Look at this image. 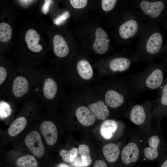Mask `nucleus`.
<instances>
[{
  "label": "nucleus",
  "instance_id": "nucleus-1",
  "mask_svg": "<svg viewBox=\"0 0 167 167\" xmlns=\"http://www.w3.org/2000/svg\"><path fill=\"white\" fill-rule=\"evenodd\" d=\"M165 73L159 68H153L138 74L128 76L127 79L135 93L138 95L142 92L159 90L162 85Z\"/></svg>",
  "mask_w": 167,
  "mask_h": 167
},
{
  "label": "nucleus",
  "instance_id": "nucleus-2",
  "mask_svg": "<svg viewBox=\"0 0 167 167\" xmlns=\"http://www.w3.org/2000/svg\"><path fill=\"white\" fill-rule=\"evenodd\" d=\"M136 94L128 84L121 91L110 89L106 92L105 102L109 107L117 108L125 105H131L137 97Z\"/></svg>",
  "mask_w": 167,
  "mask_h": 167
},
{
  "label": "nucleus",
  "instance_id": "nucleus-3",
  "mask_svg": "<svg viewBox=\"0 0 167 167\" xmlns=\"http://www.w3.org/2000/svg\"><path fill=\"white\" fill-rule=\"evenodd\" d=\"M152 104L153 101H147L143 103L133 105L129 114L131 121L137 125L143 124L147 119L148 112Z\"/></svg>",
  "mask_w": 167,
  "mask_h": 167
},
{
  "label": "nucleus",
  "instance_id": "nucleus-4",
  "mask_svg": "<svg viewBox=\"0 0 167 167\" xmlns=\"http://www.w3.org/2000/svg\"><path fill=\"white\" fill-rule=\"evenodd\" d=\"M156 99L153 101L154 112L157 117L161 119L167 113V78L158 90Z\"/></svg>",
  "mask_w": 167,
  "mask_h": 167
},
{
  "label": "nucleus",
  "instance_id": "nucleus-5",
  "mask_svg": "<svg viewBox=\"0 0 167 167\" xmlns=\"http://www.w3.org/2000/svg\"><path fill=\"white\" fill-rule=\"evenodd\" d=\"M30 86V81L27 77L21 75H16L11 84L12 96L16 99L23 98L28 92Z\"/></svg>",
  "mask_w": 167,
  "mask_h": 167
},
{
  "label": "nucleus",
  "instance_id": "nucleus-6",
  "mask_svg": "<svg viewBox=\"0 0 167 167\" xmlns=\"http://www.w3.org/2000/svg\"><path fill=\"white\" fill-rule=\"evenodd\" d=\"M26 146L32 153L37 157H41L44 154L45 149L39 133L32 131L29 133L24 139Z\"/></svg>",
  "mask_w": 167,
  "mask_h": 167
},
{
  "label": "nucleus",
  "instance_id": "nucleus-7",
  "mask_svg": "<svg viewBox=\"0 0 167 167\" xmlns=\"http://www.w3.org/2000/svg\"><path fill=\"white\" fill-rule=\"evenodd\" d=\"M40 130L48 145L52 146L56 143L58 139V132L53 122L49 121H43L41 124Z\"/></svg>",
  "mask_w": 167,
  "mask_h": 167
},
{
  "label": "nucleus",
  "instance_id": "nucleus-8",
  "mask_svg": "<svg viewBox=\"0 0 167 167\" xmlns=\"http://www.w3.org/2000/svg\"><path fill=\"white\" fill-rule=\"evenodd\" d=\"M95 34L96 37L93 44V49L97 53L102 54L105 53L109 48L108 36L102 28H97Z\"/></svg>",
  "mask_w": 167,
  "mask_h": 167
},
{
  "label": "nucleus",
  "instance_id": "nucleus-9",
  "mask_svg": "<svg viewBox=\"0 0 167 167\" xmlns=\"http://www.w3.org/2000/svg\"><path fill=\"white\" fill-rule=\"evenodd\" d=\"M58 89L57 84L53 78L48 76L44 79L41 89L42 95L45 100L49 101L54 99Z\"/></svg>",
  "mask_w": 167,
  "mask_h": 167
},
{
  "label": "nucleus",
  "instance_id": "nucleus-10",
  "mask_svg": "<svg viewBox=\"0 0 167 167\" xmlns=\"http://www.w3.org/2000/svg\"><path fill=\"white\" fill-rule=\"evenodd\" d=\"M161 138L157 135H153L148 139V146L145 148L143 153L145 157L149 160H154L157 158L159 156V148L161 145Z\"/></svg>",
  "mask_w": 167,
  "mask_h": 167
},
{
  "label": "nucleus",
  "instance_id": "nucleus-11",
  "mask_svg": "<svg viewBox=\"0 0 167 167\" xmlns=\"http://www.w3.org/2000/svg\"><path fill=\"white\" fill-rule=\"evenodd\" d=\"M139 150L134 143H128L123 148L121 153V159L125 164H128L136 162L139 156Z\"/></svg>",
  "mask_w": 167,
  "mask_h": 167
},
{
  "label": "nucleus",
  "instance_id": "nucleus-12",
  "mask_svg": "<svg viewBox=\"0 0 167 167\" xmlns=\"http://www.w3.org/2000/svg\"><path fill=\"white\" fill-rule=\"evenodd\" d=\"M140 6L145 14L155 18L161 14L164 7V4L161 1L149 2L143 0L141 2Z\"/></svg>",
  "mask_w": 167,
  "mask_h": 167
},
{
  "label": "nucleus",
  "instance_id": "nucleus-13",
  "mask_svg": "<svg viewBox=\"0 0 167 167\" xmlns=\"http://www.w3.org/2000/svg\"><path fill=\"white\" fill-rule=\"evenodd\" d=\"M75 114L79 122L84 126H91L95 121L96 117L93 113L85 106L78 107L76 110Z\"/></svg>",
  "mask_w": 167,
  "mask_h": 167
},
{
  "label": "nucleus",
  "instance_id": "nucleus-14",
  "mask_svg": "<svg viewBox=\"0 0 167 167\" xmlns=\"http://www.w3.org/2000/svg\"><path fill=\"white\" fill-rule=\"evenodd\" d=\"M25 39L28 48L32 51L38 53L42 49V46L38 43L40 39V36L35 30H28L26 32Z\"/></svg>",
  "mask_w": 167,
  "mask_h": 167
},
{
  "label": "nucleus",
  "instance_id": "nucleus-15",
  "mask_svg": "<svg viewBox=\"0 0 167 167\" xmlns=\"http://www.w3.org/2000/svg\"><path fill=\"white\" fill-rule=\"evenodd\" d=\"M88 107L95 117L98 120H105L109 115V109L106 105L102 100H99L96 103L91 104Z\"/></svg>",
  "mask_w": 167,
  "mask_h": 167
},
{
  "label": "nucleus",
  "instance_id": "nucleus-16",
  "mask_svg": "<svg viewBox=\"0 0 167 167\" xmlns=\"http://www.w3.org/2000/svg\"><path fill=\"white\" fill-rule=\"evenodd\" d=\"M53 43L54 52L56 56L63 58L68 54L69 48L66 41L62 36L55 35L53 38Z\"/></svg>",
  "mask_w": 167,
  "mask_h": 167
},
{
  "label": "nucleus",
  "instance_id": "nucleus-17",
  "mask_svg": "<svg viewBox=\"0 0 167 167\" xmlns=\"http://www.w3.org/2000/svg\"><path fill=\"white\" fill-rule=\"evenodd\" d=\"M138 29V25L136 22L133 20H129L120 26L119 32L121 37L127 39L134 36Z\"/></svg>",
  "mask_w": 167,
  "mask_h": 167
},
{
  "label": "nucleus",
  "instance_id": "nucleus-18",
  "mask_svg": "<svg viewBox=\"0 0 167 167\" xmlns=\"http://www.w3.org/2000/svg\"><path fill=\"white\" fill-rule=\"evenodd\" d=\"M118 127V123L115 120L107 119L104 121L100 127V133L105 139H111Z\"/></svg>",
  "mask_w": 167,
  "mask_h": 167
},
{
  "label": "nucleus",
  "instance_id": "nucleus-19",
  "mask_svg": "<svg viewBox=\"0 0 167 167\" xmlns=\"http://www.w3.org/2000/svg\"><path fill=\"white\" fill-rule=\"evenodd\" d=\"M163 39L161 35L159 33H153L149 37L146 44L147 51L151 54L158 53L161 49Z\"/></svg>",
  "mask_w": 167,
  "mask_h": 167
},
{
  "label": "nucleus",
  "instance_id": "nucleus-20",
  "mask_svg": "<svg viewBox=\"0 0 167 167\" xmlns=\"http://www.w3.org/2000/svg\"><path fill=\"white\" fill-rule=\"evenodd\" d=\"M102 152L106 160L108 162L113 163L118 159L120 150L117 145L110 143H107L103 146Z\"/></svg>",
  "mask_w": 167,
  "mask_h": 167
},
{
  "label": "nucleus",
  "instance_id": "nucleus-21",
  "mask_svg": "<svg viewBox=\"0 0 167 167\" xmlns=\"http://www.w3.org/2000/svg\"><path fill=\"white\" fill-rule=\"evenodd\" d=\"M131 63L130 61L127 58H116L110 61L109 67L113 72H122L127 70L130 67Z\"/></svg>",
  "mask_w": 167,
  "mask_h": 167
},
{
  "label": "nucleus",
  "instance_id": "nucleus-22",
  "mask_svg": "<svg viewBox=\"0 0 167 167\" xmlns=\"http://www.w3.org/2000/svg\"><path fill=\"white\" fill-rule=\"evenodd\" d=\"M27 120L23 116H20L15 120L10 126L8 130V134L15 137L19 134L26 126Z\"/></svg>",
  "mask_w": 167,
  "mask_h": 167
},
{
  "label": "nucleus",
  "instance_id": "nucleus-23",
  "mask_svg": "<svg viewBox=\"0 0 167 167\" xmlns=\"http://www.w3.org/2000/svg\"><path fill=\"white\" fill-rule=\"evenodd\" d=\"M77 69L80 76L84 79H89L92 76L93 73L92 66L86 60L82 59L78 62Z\"/></svg>",
  "mask_w": 167,
  "mask_h": 167
},
{
  "label": "nucleus",
  "instance_id": "nucleus-24",
  "mask_svg": "<svg viewBox=\"0 0 167 167\" xmlns=\"http://www.w3.org/2000/svg\"><path fill=\"white\" fill-rule=\"evenodd\" d=\"M15 164L17 167H37L38 162L32 156L27 155L18 158Z\"/></svg>",
  "mask_w": 167,
  "mask_h": 167
},
{
  "label": "nucleus",
  "instance_id": "nucleus-25",
  "mask_svg": "<svg viewBox=\"0 0 167 167\" xmlns=\"http://www.w3.org/2000/svg\"><path fill=\"white\" fill-rule=\"evenodd\" d=\"M12 34L11 28L8 24L2 22L0 24V41L6 42L11 39Z\"/></svg>",
  "mask_w": 167,
  "mask_h": 167
},
{
  "label": "nucleus",
  "instance_id": "nucleus-26",
  "mask_svg": "<svg viewBox=\"0 0 167 167\" xmlns=\"http://www.w3.org/2000/svg\"><path fill=\"white\" fill-rule=\"evenodd\" d=\"M78 153V149L76 148H73L69 151L61 149L59 152V154L64 161L71 163L77 156Z\"/></svg>",
  "mask_w": 167,
  "mask_h": 167
},
{
  "label": "nucleus",
  "instance_id": "nucleus-27",
  "mask_svg": "<svg viewBox=\"0 0 167 167\" xmlns=\"http://www.w3.org/2000/svg\"><path fill=\"white\" fill-rule=\"evenodd\" d=\"M12 112L10 105L6 103H0V118H7L11 114Z\"/></svg>",
  "mask_w": 167,
  "mask_h": 167
},
{
  "label": "nucleus",
  "instance_id": "nucleus-28",
  "mask_svg": "<svg viewBox=\"0 0 167 167\" xmlns=\"http://www.w3.org/2000/svg\"><path fill=\"white\" fill-rule=\"evenodd\" d=\"M102 7L105 11L112 10L115 6L117 2L116 0H102Z\"/></svg>",
  "mask_w": 167,
  "mask_h": 167
},
{
  "label": "nucleus",
  "instance_id": "nucleus-29",
  "mask_svg": "<svg viewBox=\"0 0 167 167\" xmlns=\"http://www.w3.org/2000/svg\"><path fill=\"white\" fill-rule=\"evenodd\" d=\"M70 16L69 12L68 11L64 12L62 14L53 20L54 23L57 25H60L65 21L66 19L68 18Z\"/></svg>",
  "mask_w": 167,
  "mask_h": 167
},
{
  "label": "nucleus",
  "instance_id": "nucleus-30",
  "mask_svg": "<svg viewBox=\"0 0 167 167\" xmlns=\"http://www.w3.org/2000/svg\"><path fill=\"white\" fill-rule=\"evenodd\" d=\"M70 2L72 6L76 9L84 7L87 5V0H70Z\"/></svg>",
  "mask_w": 167,
  "mask_h": 167
},
{
  "label": "nucleus",
  "instance_id": "nucleus-31",
  "mask_svg": "<svg viewBox=\"0 0 167 167\" xmlns=\"http://www.w3.org/2000/svg\"><path fill=\"white\" fill-rule=\"evenodd\" d=\"M78 150L79 153L81 156H90V149L85 144H80L79 146Z\"/></svg>",
  "mask_w": 167,
  "mask_h": 167
},
{
  "label": "nucleus",
  "instance_id": "nucleus-32",
  "mask_svg": "<svg viewBox=\"0 0 167 167\" xmlns=\"http://www.w3.org/2000/svg\"><path fill=\"white\" fill-rule=\"evenodd\" d=\"M7 71L4 67L0 66V85L1 86L6 80L7 77Z\"/></svg>",
  "mask_w": 167,
  "mask_h": 167
},
{
  "label": "nucleus",
  "instance_id": "nucleus-33",
  "mask_svg": "<svg viewBox=\"0 0 167 167\" xmlns=\"http://www.w3.org/2000/svg\"><path fill=\"white\" fill-rule=\"evenodd\" d=\"M81 157L83 164L85 167L91 164L92 161L90 156H81Z\"/></svg>",
  "mask_w": 167,
  "mask_h": 167
},
{
  "label": "nucleus",
  "instance_id": "nucleus-34",
  "mask_svg": "<svg viewBox=\"0 0 167 167\" xmlns=\"http://www.w3.org/2000/svg\"><path fill=\"white\" fill-rule=\"evenodd\" d=\"M71 163L74 167H85L83 164L81 157L77 156Z\"/></svg>",
  "mask_w": 167,
  "mask_h": 167
},
{
  "label": "nucleus",
  "instance_id": "nucleus-35",
  "mask_svg": "<svg viewBox=\"0 0 167 167\" xmlns=\"http://www.w3.org/2000/svg\"><path fill=\"white\" fill-rule=\"evenodd\" d=\"M45 3L41 8V11L45 15H46L49 11V5L52 2V0H45Z\"/></svg>",
  "mask_w": 167,
  "mask_h": 167
},
{
  "label": "nucleus",
  "instance_id": "nucleus-36",
  "mask_svg": "<svg viewBox=\"0 0 167 167\" xmlns=\"http://www.w3.org/2000/svg\"><path fill=\"white\" fill-rule=\"evenodd\" d=\"M93 167H108L105 163L101 160H96Z\"/></svg>",
  "mask_w": 167,
  "mask_h": 167
},
{
  "label": "nucleus",
  "instance_id": "nucleus-37",
  "mask_svg": "<svg viewBox=\"0 0 167 167\" xmlns=\"http://www.w3.org/2000/svg\"><path fill=\"white\" fill-rule=\"evenodd\" d=\"M56 167H70L69 166L65 163H60Z\"/></svg>",
  "mask_w": 167,
  "mask_h": 167
},
{
  "label": "nucleus",
  "instance_id": "nucleus-38",
  "mask_svg": "<svg viewBox=\"0 0 167 167\" xmlns=\"http://www.w3.org/2000/svg\"><path fill=\"white\" fill-rule=\"evenodd\" d=\"M160 167H167V158L163 162Z\"/></svg>",
  "mask_w": 167,
  "mask_h": 167
},
{
  "label": "nucleus",
  "instance_id": "nucleus-39",
  "mask_svg": "<svg viewBox=\"0 0 167 167\" xmlns=\"http://www.w3.org/2000/svg\"><path fill=\"white\" fill-rule=\"evenodd\" d=\"M21 2H22L23 3H26V2L28 3L29 2H31L32 1V0H20Z\"/></svg>",
  "mask_w": 167,
  "mask_h": 167
},
{
  "label": "nucleus",
  "instance_id": "nucleus-40",
  "mask_svg": "<svg viewBox=\"0 0 167 167\" xmlns=\"http://www.w3.org/2000/svg\"></svg>",
  "mask_w": 167,
  "mask_h": 167
}]
</instances>
